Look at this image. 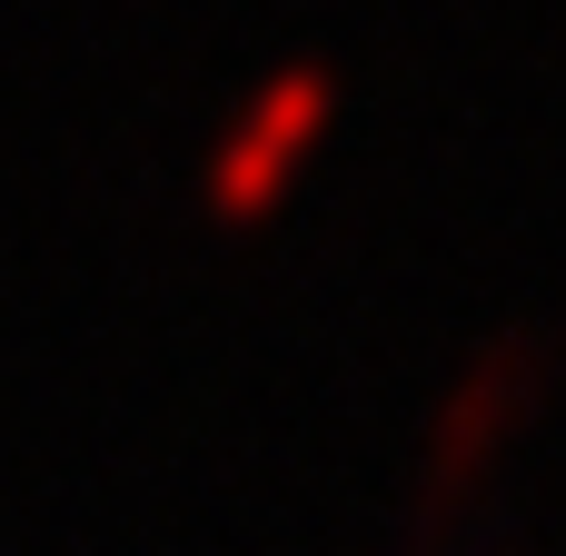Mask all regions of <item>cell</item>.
Masks as SVG:
<instances>
[{
	"mask_svg": "<svg viewBox=\"0 0 566 556\" xmlns=\"http://www.w3.org/2000/svg\"><path fill=\"white\" fill-rule=\"evenodd\" d=\"M328 99H338V70H328V60H289V70L229 119V139L209 149V209H219V219H259V209L279 199L289 159L308 149V129L328 119Z\"/></svg>",
	"mask_w": 566,
	"mask_h": 556,
	"instance_id": "obj_2",
	"label": "cell"
},
{
	"mask_svg": "<svg viewBox=\"0 0 566 556\" xmlns=\"http://www.w3.org/2000/svg\"><path fill=\"white\" fill-rule=\"evenodd\" d=\"M547 338L537 328H507V338H488L478 358H468V378L448 388V408H438V428H428V468H418V507H408V556H428L448 537V517H458V497L488 478V458L507 448V428L547 398Z\"/></svg>",
	"mask_w": 566,
	"mask_h": 556,
	"instance_id": "obj_1",
	"label": "cell"
}]
</instances>
